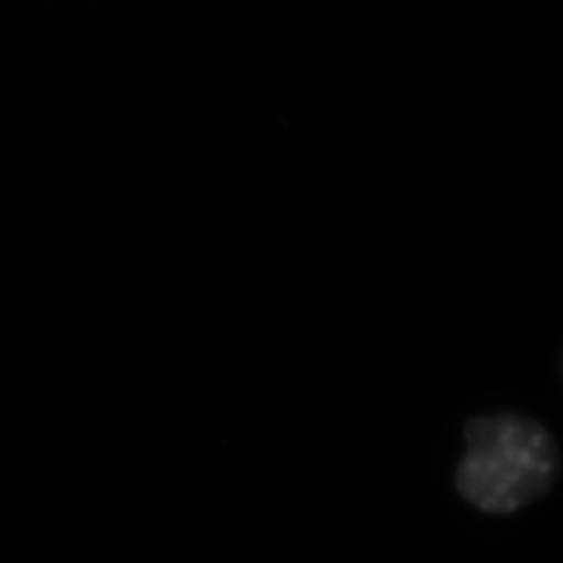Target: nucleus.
Listing matches in <instances>:
<instances>
[{
  "mask_svg": "<svg viewBox=\"0 0 563 563\" xmlns=\"http://www.w3.org/2000/svg\"><path fill=\"white\" fill-rule=\"evenodd\" d=\"M463 451L453 486L488 516H514L549 495L562 478V446L532 416L499 411L462 426Z\"/></svg>",
  "mask_w": 563,
  "mask_h": 563,
  "instance_id": "1",
  "label": "nucleus"
},
{
  "mask_svg": "<svg viewBox=\"0 0 563 563\" xmlns=\"http://www.w3.org/2000/svg\"><path fill=\"white\" fill-rule=\"evenodd\" d=\"M562 367H563V363H562Z\"/></svg>",
  "mask_w": 563,
  "mask_h": 563,
  "instance_id": "2",
  "label": "nucleus"
}]
</instances>
